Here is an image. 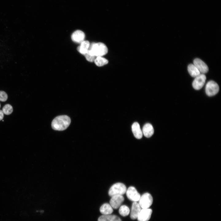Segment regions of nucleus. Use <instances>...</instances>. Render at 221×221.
Returning <instances> with one entry per match:
<instances>
[{
    "instance_id": "nucleus-10",
    "label": "nucleus",
    "mask_w": 221,
    "mask_h": 221,
    "mask_svg": "<svg viewBox=\"0 0 221 221\" xmlns=\"http://www.w3.org/2000/svg\"><path fill=\"white\" fill-rule=\"evenodd\" d=\"M193 64L202 74L206 73L208 71V68L207 64L199 58H196L194 60Z\"/></svg>"
},
{
    "instance_id": "nucleus-14",
    "label": "nucleus",
    "mask_w": 221,
    "mask_h": 221,
    "mask_svg": "<svg viewBox=\"0 0 221 221\" xmlns=\"http://www.w3.org/2000/svg\"><path fill=\"white\" fill-rule=\"evenodd\" d=\"M154 132V129L152 125L149 123L145 124L142 129V133L146 138H150L153 134Z\"/></svg>"
},
{
    "instance_id": "nucleus-9",
    "label": "nucleus",
    "mask_w": 221,
    "mask_h": 221,
    "mask_svg": "<svg viewBox=\"0 0 221 221\" xmlns=\"http://www.w3.org/2000/svg\"><path fill=\"white\" fill-rule=\"evenodd\" d=\"M152 212V210L149 208L142 209L137 219L138 221H148L150 218Z\"/></svg>"
},
{
    "instance_id": "nucleus-5",
    "label": "nucleus",
    "mask_w": 221,
    "mask_h": 221,
    "mask_svg": "<svg viewBox=\"0 0 221 221\" xmlns=\"http://www.w3.org/2000/svg\"><path fill=\"white\" fill-rule=\"evenodd\" d=\"M207 95L209 96L216 95L219 91V87L214 81L211 80L207 83L205 89Z\"/></svg>"
},
{
    "instance_id": "nucleus-2",
    "label": "nucleus",
    "mask_w": 221,
    "mask_h": 221,
    "mask_svg": "<svg viewBox=\"0 0 221 221\" xmlns=\"http://www.w3.org/2000/svg\"><path fill=\"white\" fill-rule=\"evenodd\" d=\"M88 52L91 55L96 57L102 56L107 53L108 48L103 43H93L90 44Z\"/></svg>"
},
{
    "instance_id": "nucleus-18",
    "label": "nucleus",
    "mask_w": 221,
    "mask_h": 221,
    "mask_svg": "<svg viewBox=\"0 0 221 221\" xmlns=\"http://www.w3.org/2000/svg\"><path fill=\"white\" fill-rule=\"evenodd\" d=\"M188 70L190 76L193 77L195 78L200 74V72L193 64H189L188 67Z\"/></svg>"
},
{
    "instance_id": "nucleus-13",
    "label": "nucleus",
    "mask_w": 221,
    "mask_h": 221,
    "mask_svg": "<svg viewBox=\"0 0 221 221\" xmlns=\"http://www.w3.org/2000/svg\"><path fill=\"white\" fill-rule=\"evenodd\" d=\"M132 130L135 138L138 139H140L142 138L143 133L138 123L135 122L133 124L132 126Z\"/></svg>"
},
{
    "instance_id": "nucleus-8",
    "label": "nucleus",
    "mask_w": 221,
    "mask_h": 221,
    "mask_svg": "<svg viewBox=\"0 0 221 221\" xmlns=\"http://www.w3.org/2000/svg\"><path fill=\"white\" fill-rule=\"evenodd\" d=\"M122 195H116L113 196L110 201V204L112 208L117 209L119 208L124 200Z\"/></svg>"
},
{
    "instance_id": "nucleus-4",
    "label": "nucleus",
    "mask_w": 221,
    "mask_h": 221,
    "mask_svg": "<svg viewBox=\"0 0 221 221\" xmlns=\"http://www.w3.org/2000/svg\"><path fill=\"white\" fill-rule=\"evenodd\" d=\"M138 201V204L141 208H148L152 204L153 198L150 194L146 192L141 196Z\"/></svg>"
},
{
    "instance_id": "nucleus-22",
    "label": "nucleus",
    "mask_w": 221,
    "mask_h": 221,
    "mask_svg": "<svg viewBox=\"0 0 221 221\" xmlns=\"http://www.w3.org/2000/svg\"><path fill=\"white\" fill-rule=\"evenodd\" d=\"M84 55L85 56L86 59L90 62H94L96 57L92 56L87 52Z\"/></svg>"
},
{
    "instance_id": "nucleus-3",
    "label": "nucleus",
    "mask_w": 221,
    "mask_h": 221,
    "mask_svg": "<svg viewBox=\"0 0 221 221\" xmlns=\"http://www.w3.org/2000/svg\"><path fill=\"white\" fill-rule=\"evenodd\" d=\"M126 187L124 184L117 183L114 184L110 188L108 194L111 197L116 195H123L126 192Z\"/></svg>"
},
{
    "instance_id": "nucleus-7",
    "label": "nucleus",
    "mask_w": 221,
    "mask_h": 221,
    "mask_svg": "<svg viewBox=\"0 0 221 221\" xmlns=\"http://www.w3.org/2000/svg\"><path fill=\"white\" fill-rule=\"evenodd\" d=\"M126 195L128 199L131 201H138L141 195L136 189L133 186H130L126 189Z\"/></svg>"
},
{
    "instance_id": "nucleus-15",
    "label": "nucleus",
    "mask_w": 221,
    "mask_h": 221,
    "mask_svg": "<svg viewBox=\"0 0 221 221\" xmlns=\"http://www.w3.org/2000/svg\"><path fill=\"white\" fill-rule=\"evenodd\" d=\"M98 221H122L118 216L115 215H103L98 219Z\"/></svg>"
},
{
    "instance_id": "nucleus-25",
    "label": "nucleus",
    "mask_w": 221,
    "mask_h": 221,
    "mask_svg": "<svg viewBox=\"0 0 221 221\" xmlns=\"http://www.w3.org/2000/svg\"></svg>"
},
{
    "instance_id": "nucleus-6",
    "label": "nucleus",
    "mask_w": 221,
    "mask_h": 221,
    "mask_svg": "<svg viewBox=\"0 0 221 221\" xmlns=\"http://www.w3.org/2000/svg\"><path fill=\"white\" fill-rule=\"evenodd\" d=\"M206 79L205 75L203 74H200L195 77L192 83L193 88L196 90L201 89L204 84Z\"/></svg>"
},
{
    "instance_id": "nucleus-11",
    "label": "nucleus",
    "mask_w": 221,
    "mask_h": 221,
    "mask_svg": "<svg viewBox=\"0 0 221 221\" xmlns=\"http://www.w3.org/2000/svg\"><path fill=\"white\" fill-rule=\"evenodd\" d=\"M85 35L83 32L80 30H77L74 32L71 36L72 41L76 43H81L84 41Z\"/></svg>"
},
{
    "instance_id": "nucleus-21",
    "label": "nucleus",
    "mask_w": 221,
    "mask_h": 221,
    "mask_svg": "<svg viewBox=\"0 0 221 221\" xmlns=\"http://www.w3.org/2000/svg\"><path fill=\"white\" fill-rule=\"evenodd\" d=\"M2 111L4 114L6 115H9L13 112L12 107L9 104H6L3 107Z\"/></svg>"
},
{
    "instance_id": "nucleus-23",
    "label": "nucleus",
    "mask_w": 221,
    "mask_h": 221,
    "mask_svg": "<svg viewBox=\"0 0 221 221\" xmlns=\"http://www.w3.org/2000/svg\"><path fill=\"white\" fill-rule=\"evenodd\" d=\"M8 98V96L6 92L3 91H0V101L5 102Z\"/></svg>"
},
{
    "instance_id": "nucleus-24",
    "label": "nucleus",
    "mask_w": 221,
    "mask_h": 221,
    "mask_svg": "<svg viewBox=\"0 0 221 221\" xmlns=\"http://www.w3.org/2000/svg\"><path fill=\"white\" fill-rule=\"evenodd\" d=\"M4 117V113L2 110H0V120H1Z\"/></svg>"
},
{
    "instance_id": "nucleus-17",
    "label": "nucleus",
    "mask_w": 221,
    "mask_h": 221,
    "mask_svg": "<svg viewBox=\"0 0 221 221\" xmlns=\"http://www.w3.org/2000/svg\"><path fill=\"white\" fill-rule=\"evenodd\" d=\"M100 212L103 215L111 214L113 212V208L110 204L105 203L100 208Z\"/></svg>"
},
{
    "instance_id": "nucleus-12",
    "label": "nucleus",
    "mask_w": 221,
    "mask_h": 221,
    "mask_svg": "<svg viewBox=\"0 0 221 221\" xmlns=\"http://www.w3.org/2000/svg\"><path fill=\"white\" fill-rule=\"evenodd\" d=\"M141 207L137 202H134L132 205L130 217L132 219H137L141 210Z\"/></svg>"
},
{
    "instance_id": "nucleus-1",
    "label": "nucleus",
    "mask_w": 221,
    "mask_h": 221,
    "mask_svg": "<svg viewBox=\"0 0 221 221\" xmlns=\"http://www.w3.org/2000/svg\"><path fill=\"white\" fill-rule=\"evenodd\" d=\"M71 123V119L68 116L62 115L58 116L52 120L51 126L55 130L61 131L66 129Z\"/></svg>"
},
{
    "instance_id": "nucleus-20",
    "label": "nucleus",
    "mask_w": 221,
    "mask_h": 221,
    "mask_svg": "<svg viewBox=\"0 0 221 221\" xmlns=\"http://www.w3.org/2000/svg\"><path fill=\"white\" fill-rule=\"evenodd\" d=\"M119 213L123 216L128 215L130 212V210L128 206L126 205H122L119 207Z\"/></svg>"
},
{
    "instance_id": "nucleus-16",
    "label": "nucleus",
    "mask_w": 221,
    "mask_h": 221,
    "mask_svg": "<svg viewBox=\"0 0 221 221\" xmlns=\"http://www.w3.org/2000/svg\"><path fill=\"white\" fill-rule=\"evenodd\" d=\"M80 44V45L78 47L77 50L80 53L84 55L87 52L90 44L87 41H84Z\"/></svg>"
},
{
    "instance_id": "nucleus-19",
    "label": "nucleus",
    "mask_w": 221,
    "mask_h": 221,
    "mask_svg": "<svg viewBox=\"0 0 221 221\" xmlns=\"http://www.w3.org/2000/svg\"><path fill=\"white\" fill-rule=\"evenodd\" d=\"M95 64L98 66L100 67L107 64L108 61L106 58L102 56L97 57L94 61Z\"/></svg>"
}]
</instances>
